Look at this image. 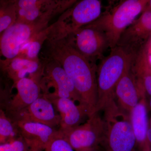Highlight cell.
<instances>
[{"instance_id":"obj_23","label":"cell","mask_w":151,"mask_h":151,"mask_svg":"<svg viewBox=\"0 0 151 151\" xmlns=\"http://www.w3.org/2000/svg\"><path fill=\"white\" fill-rule=\"evenodd\" d=\"M0 151H29L22 138L19 136L9 142L0 145Z\"/></svg>"},{"instance_id":"obj_9","label":"cell","mask_w":151,"mask_h":151,"mask_svg":"<svg viewBox=\"0 0 151 151\" xmlns=\"http://www.w3.org/2000/svg\"><path fill=\"white\" fill-rule=\"evenodd\" d=\"M59 131L75 151L99 149L105 135V123L99 113H95L84 124L66 131Z\"/></svg>"},{"instance_id":"obj_17","label":"cell","mask_w":151,"mask_h":151,"mask_svg":"<svg viewBox=\"0 0 151 151\" xmlns=\"http://www.w3.org/2000/svg\"><path fill=\"white\" fill-rule=\"evenodd\" d=\"M148 108L147 96H143L129 115L137 143V149L141 151H150L147 134L148 129Z\"/></svg>"},{"instance_id":"obj_3","label":"cell","mask_w":151,"mask_h":151,"mask_svg":"<svg viewBox=\"0 0 151 151\" xmlns=\"http://www.w3.org/2000/svg\"><path fill=\"white\" fill-rule=\"evenodd\" d=\"M148 0H123L110 6L100 16L86 25L106 36L110 48L117 45L122 34L142 12Z\"/></svg>"},{"instance_id":"obj_32","label":"cell","mask_w":151,"mask_h":151,"mask_svg":"<svg viewBox=\"0 0 151 151\" xmlns=\"http://www.w3.org/2000/svg\"><path fill=\"white\" fill-rule=\"evenodd\" d=\"M4 1H0V6L2 5Z\"/></svg>"},{"instance_id":"obj_11","label":"cell","mask_w":151,"mask_h":151,"mask_svg":"<svg viewBox=\"0 0 151 151\" xmlns=\"http://www.w3.org/2000/svg\"><path fill=\"white\" fill-rule=\"evenodd\" d=\"M151 37V12H144L122 34L116 46L134 56Z\"/></svg>"},{"instance_id":"obj_14","label":"cell","mask_w":151,"mask_h":151,"mask_svg":"<svg viewBox=\"0 0 151 151\" xmlns=\"http://www.w3.org/2000/svg\"><path fill=\"white\" fill-rule=\"evenodd\" d=\"M14 85L17 89V94L10 100L7 106L13 117V122L42 94L39 82L32 78H22Z\"/></svg>"},{"instance_id":"obj_15","label":"cell","mask_w":151,"mask_h":151,"mask_svg":"<svg viewBox=\"0 0 151 151\" xmlns=\"http://www.w3.org/2000/svg\"><path fill=\"white\" fill-rule=\"evenodd\" d=\"M55 111L51 101L42 94L14 122L22 121L36 122L55 128L60 124V117Z\"/></svg>"},{"instance_id":"obj_33","label":"cell","mask_w":151,"mask_h":151,"mask_svg":"<svg viewBox=\"0 0 151 151\" xmlns=\"http://www.w3.org/2000/svg\"><path fill=\"white\" fill-rule=\"evenodd\" d=\"M135 151H141L140 150H138L137 149H136V150Z\"/></svg>"},{"instance_id":"obj_29","label":"cell","mask_w":151,"mask_h":151,"mask_svg":"<svg viewBox=\"0 0 151 151\" xmlns=\"http://www.w3.org/2000/svg\"><path fill=\"white\" fill-rule=\"evenodd\" d=\"M147 106L148 110H151V96L150 97V99L149 101H147Z\"/></svg>"},{"instance_id":"obj_27","label":"cell","mask_w":151,"mask_h":151,"mask_svg":"<svg viewBox=\"0 0 151 151\" xmlns=\"http://www.w3.org/2000/svg\"><path fill=\"white\" fill-rule=\"evenodd\" d=\"M8 4V1H3L2 5L0 6V16L4 12Z\"/></svg>"},{"instance_id":"obj_4","label":"cell","mask_w":151,"mask_h":151,"mask_svg":"<svg viewBox=\"0 0 151 151\" xmlns=\"http://www.w3.org/2000/svg\"><path fill=\"white\" fill-rule=\"evenodd\" d=\"M102 2L100 0L77 1L60 15L56 22L49 25L47 40L64 39L79 29L97 19L102 13Z\"/></svg>"},{"instance_id":"obj_20","label":"cell","mask_w":151,"mask_h":151,"mask_svg":"<svg viewBox=\"0 0 151 151\" xmlns=\"http://www.w3.org/2000/svg\"><path fill=\"white\" fill-rule=\"evenodd\" d=\"M19 133L16 124L6 115L0 118V145L17 138Z\"/></svg>"},{"instance_id":"obj_2","label":"cell","mask_w":151,"mask_h":151,"mask_svg":"<svg viewBox=\"0 0 151 151\" xmlns=\"http://www.w3.org/2000/svg\"><path fill=\"white\" fill-rule=\"evenodd\" d=\"M132 58L121 47L116 46L111 49L108 56L100 60L97 68L98 99L96 113L118 106L115 87Z\"/></svg>"},{"instance_id":"obj_24","label":"cell","mask_w":151,"mask_h":151,"mask_svg":"<svg viewBox=\"0 0 151 151\" xmlns=\"http://www.w3.org/2000/svg\"><path fill=\"white\" fill-rule=\"evenodd\" d=\"M7 92L3 86L2 83L0 79V107L2 108L3 104L6 101Z\"/></svg>"},{"instance_id":"obj_7","label":"cell","mask_w":151,"mask_h":151,"mask_svg":"<svg viewBox=\"0 0 151 151\" xmlns=\"http://www.w3.org/2000/svg\"><path fill=\"white\" fill-rule=\"evenodd\" d=\"M17 22L32 24L49 22L56 15L61 14L76 2L75 0H17L13 1Z\"/></svg>"},{"instance_id":"obj_16","label":"cell","mask_w":151,"mask_h":151,"mask_svg":"<svg viewBox=\"0 0 151 151\" xmlns=\"http://www.w3.org/2000/svg\"><path fill=\"white\" fill-rule=\"evenodd\" d=\"M60 117L59 129L66 131L81 125L83 119L88 118L85 108L71 99L65 98L49 99Z\"/></svg>"},{"instance_id":"obj_21","label":"cell","mask_w":151,"mask_h":151,"mask_svg":"<svg viewBox=\"0 0 151 151\" xmlns=\"http://www.w3.org/2000/svg\"><path fill=\"white\" fill-rule=\"evenodd\" d=\"M16 21V11L13 1H8L4 12L0 16V35Z\"/></svg>"},{"instance_id":"obj_6","label":"cell","mask_w":151,"mask_h":151,"mask_svg":"<svg viewBox=\"0 0 151 151\" xmlns=\"http://www.w3.org/2000/svg\"><path fill=\"white\" fill-rule=\"evenodd\" d=\"M48 22L26 24L16 22L0 35V68L4 72L19 56L24 45L48 26Z\"/></svg>"},{"instance_id":"obj_10","label":"cell","mask_w":151,"mask_h":151,"mask_svg":"<svg viewBox=\"0 0 151 151\" xmlns=\"http://www.w3.org/2000/svg\"><path fill=\"white\" fill-rule=\"evenodd\" d=\"M68 43L90 63L96 65V61L104 57L110 48L105 35L99 30L84 26L64 39Z\"/></svg>"},{"instance_id":"obj_26","label":"cell","mask_w":151,"mask_h":151,"mask_svg":"<svg viewBox=\"0 0 151 151\" xmlns=\"http://www.w3.org/2000/svg\"><path fill=\"white\" fill-rule=\"evenodd\" d=\"M151 12V0H148L142 12Z\"/></svg>"},{"instance_id":"obj_25","label":"cell","mask_w":151,"mask_h":151,"mask_svg":"<svg viewBox=\"0 0 151 151\" xmlns=\"http://www.w3.org/2000/svg\"><path fill=\"white\" fill-rule=\"evenodd\" d=\"M148 144L150 151H151V116L149 119L148 129L147 134Z\"/></svg>"},{"instance_id":"obj_19","label":"cell","mask_w":151,"mask_h":151,"mask_svg":"<svg viewBox=\"0 0 151 151\" xmlns=\"http://www.w3.org/2000/svg\"><path fill=\"white\" fill-rule=\"evenodd\" d=\"M49 25L31 39L22 47L19 56L33 60H39V55L47 39Z\"/></svg>"},{"instance_id":"obj_5","label":"cell","mask_w":151,"mask_h":151,"mask_svg":"<svg viewBox=\"0 0 151 151\" xmlns=\"http://www.w3.org/2000/svg\"><path fill=\"white\" fill-rule=\"evenodd\" d=\"M105 131L101 146L104 151H135L137 143L129 115L121 109L105 112Z\"/></svg>"},{"instance_id":"obj_22","label":"cell","mask_w":151,"mask_h":151,"mask_svg":"<svg viewBox=\"0 0 151 151\" xmlns=\"http://www.w3.org/2000/svg\"><path fill=\"white\" fill-rule=\"evenodd\" d=\"M45 151H75L63 137L61 132L58 130L51 140L49 143Z\"/></svg>"},{"instance_id":"obj_13","label":"cell","mask_w":151,"mask_h":151,"mask_svg":"<svg viewBox=\"0 0 151 151\" xmlns=\"http://www.w3.org/2000/svg\"><path fill=\"white\" fill-rule=\"evenodd\" d=\"M15 123L29 151H45L58 132L55 128L40 123L22 121Z\"/></svg>"},{"instance_id":"obj_1","label":"cell","mask_w":151,"mask_h":151,"mask_svg":"<svg viewBox=\"0 0 151 151\" xmlns=\"http://www.w3.org/2000/svg\"><path fill=\"white\" fill-rule=\"evenodd\" d=\"M47 59L54 60L63 68L73 82L88 118L96 113L98 93L97 65L79 54L65 39L46 40Z\"/></svg>"},{"instance_id":"obj_12","label":"cell","mask_w":151,"mask_h":151,"mask_svg":"<svg viewBox=\"0 0 151 151\" xmlns=\"http://www.w3.org/2000/svg\"><path fill=\"white\" fill-rule=\"evenodd\" d=\"M131 64V62L117 82L115 89V98L119 108L128 114L143 96H147L142 84L132 72Z\"/></svg>"},{"instance_id":"obj_28","label":"cell","mask_w":151,"mask_h":151,"mask_svg":"<svg viewBox=\"0 0 151 151\" xmlns=\"http://www.w3.org/2000/svg\"><path fill=\"white\" fill-rule=\"evenodd\" d=\"M5 115H6V114L4 111H3L2 108L0 107V118L2 117V116H5Z\"/></svg>"},{"instance_id":"obj_31","label":"cell","mask_w":151,"mask_h":151,"mask_svg":"<svg viewBox=\"0 0 151 151\" xmlns=\"http://www.w3.org/2000/svg\"><path fill=\"white\" fill-rule=\"evenodd\" d=\"M84 151H99V149H91Z\"/></svg>"},{"instance_id":"obj_18","label":"cell","mask_w":151,"mask_h":151,"mask_svg":"<svg viewBox=\"0 0 151 151\" xmlns=\"http://www.w3.org/2000/svg\"><path fill=\"white\" fill-rule=\"evenodd\" d=\"M43 69V62L39 60H33L18 56L10 63L4 72L14 84L24 78H32L40 83Z\"/></svg>"},{"instance_id":"obj_8","label":"cell","mask_w":151,"mask_h":151,"mask_svg":"<svg viewBox=\"0 0 151 151\" xmlns=\"http://www.w3.org/2000/svg\"><path fill=\"white\" fill-rule=\"evenodd\" d=\"M40 84L42 94L48 99L68 98L80 105L81 100L73 82L63 68L54 60L45 59Z\"/></svg>"},{"instance_id":"obj_30","label":"cell","mask_w":151,"mask_h":151,"mask_svg":"<svg viewBox=\"0 0 151 151\" xmlns=\"http://www.w3.org/2000/svg\"><path fill=\"white\" fill-rule=\"evenodd\" d=\"M146 45L148 46L151 47V37L150 38V39L146 43Z\"/></svg>"}]
</instances>
